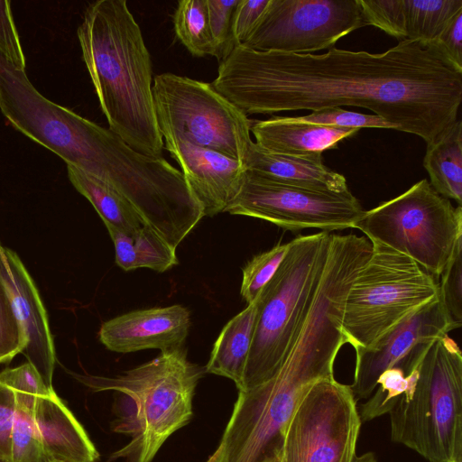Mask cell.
Segmentation results:
<instances>
[{
	"label": "cell",
	"instance_id": "6da1fadb",
	"mask_svg": "<svg viewBox=\"0 0 462 462\" xmlns=\"http://www.w3.org/2000/svg\"><path fill=\"white\" fill-rule=\"evenodd\" d=\"M212 87L245 116L356 106L397 131L436 140L457 120L462 69L432 43L403 40L381 53L335 47L323 54L236 46Z\"/></svg>",
	"mask_w": 462,
	"mask_h": 462
},
{
	"label": "cell",
	"instance_id": "7a4b0ae2",
	"mask_svg": "<svg viewBox=\"0 0 462 462\" xmlns=\"http://www.w3.org/2000/svg\"><path fill=\"white\" fill-rule=\"evenodd\" d=\"M78 38L109 129L138 152L162 157L164 143L154 111L151 56L127 3L90 4Z\"/></svg>",
	"mask_w": 462,
	"mask_h": 462
},
{
	"label": "cell",
	"instance_id": "3957f363",
	"mask_svg": "<svg viewBox=\"0 0 462 462\" xmlns=\"http://www.w3.org/2000/svg\"><path fill=\"white\" fill-rule=\"evenodd\" d=\"M203 372L188 360L181 346L162 351L151 361L114 377H75L94 392L122 394L112 429L131 440L111 458L152 462L167 439L190 421L193 395Z\"/></svg>",
	"mask_w": 462,
	"mask_h": 462
},
{
	"label": "cell",
	"instance_id": "277c9868",
	"mask_svg": "<svg viewBox=\"0 0 462 462\" xmlns=\"http://www.w3.org/2000/svg\"><path fill=\"white\" fill-rule=\"evenodd\" d=\"M336 357L312 344L294 342L278 372L238 391L221 443L222 462L278 459L286 427L300 402L318 381L334 377Z\"/></svg>",
	"mask_w": 462,
	"mask_h": 462
},
{
	"label": "cell",
	"instance_id": "5b68a950",
	"mask_svg": "<svg viewBox=\"0 0 462 462\" xmlns=\"http://www.w3.org/2000/svg\"><path fill=\"white\" fill-rule=\"evenodd\" d=\"M389 415L393 442L430 462H462V354L448 335L430 347Z\"/></svg>",
	"mask_w": 462,
	"mask_h": 462
},
{
	"label": "cell",
	"instance_id": "8992f818",
	"mask_svg": "<svg viewBox=\"0 0 462 462\" xmlns=\"http://www.w3.org/2000/svg\"><path fill=\"white\" fill-rule=\"evenodd\" d=\"M330 233L299 236L257 300L254 330L242 387L272 378L280 369L313 298L327 260Z\"/></svg>",
	"mask_w": 462,
	"mask_h": 462
},
{
	"label": "cell",
	"instance_id": "52a82bcc",
	"mask_svg": "<svg viewBox=\"0 0 462 462\" xmlns=\"http://www.w3.org/2000/svg\"><path fill=\"white\" fill-rule=\"evenodd\" d=\"M439 293L436 278L413 260L373 243L345 300L341 329L346 343L355 351L370 346Z\"/></svg>",
	"mask_w": 462,
	"mask_h": 462
},
{
	"label": "cell",
	"instance_id": "ba28073f",
	"mask_svg": "<svg viewBox=\"0 0 462 462\" xmlns=\"http://www.w3.org/2000/svg\"><path fill=\"white\" fill-rule=\"evenodd\" d=\"M354 228L373 244L399 252L439 276L462 239V208L453 207L426 180L365 211Z\"/></svg>",
	"mask_w": 462,
	"mask_h": 462
},
{
	"label": "cell",
	"instance_id": "9c48e42d",
	"mask_svg": "<svg viewBox=\"0 0 462 462\" xmlns=\"http://www.w3.org/2000/svg\"><path fill=\"white\" fill-rule=\"evenodd\" d=\"M152 96L162 137L180 139L243 162L251 120L212 87L173 73L155 76Z\"/></svg>",
	"mask_w": 462,
	"mask_h": 462
},
{
	"label": "cell",
	"instance_id": "30bf717a",
	"mask_svg": "<svg viewBox=\"0 0 462 462\" xmlns=\"http://www.w3.org/2000/svg\"><path fill=\"white\" fill-rule=\"evenodd\" d=\"M356 402L335 377L316 382L286 427L280 462H353L362 424Z\"/></svg>",
	"mask_w": 462,
	"mask_h": 462
},
{
	"label": "cell",
	"instance_id": "8fae6325",
	"mask_svg": "<svg viewBox=\"0 0 462 462\" xmlns=\"http://www.w3.org/2000/svg\"><path fill=\"white\" fill-rule=\"evenodd\" d=\"M350 192L331 193L285 184L245 170L240 189L225 212L246 216L297 232L354 228L365 214Z\"/></svg>",
	"mask_w": 462,
	"mask_h": 462
},
{
	"label": "cell",
	"instance_id": "7c38bea8",
	"mask_svg": "<svg viewBox=\"0 0 462 462\" xmlns=\"http://www.w3.org/2000/svg\"><path fill=\"white\" fill-rule=\"evenodd\" d=\"M364 26L357 0H270L241 45L258 51L311 53L333 48Z\"/></svg>",
	"mask_w": 462,
	"mask_h": 462
},
{
	"label": "cell",
	"instance_id": "4fadbf2b",
	"mask_svg": "<svg viewBox=\"0 0 462 462\" xmlns=\"http://www.w3.org/2000/svg\"><path fill=\"white\" fill-rule=\"evenodd\" d=\"M439 295L392 328L373 345L356 350V368L349 385L356 401L368 398L379 376L396 367L409 376L433 343L456 329Z\"/></svg>",
	"mask_w": 462,
	"mask_h": 462
},
{
	"label": "cell",
	"instance_id": "5bb4252c",
	"mask_svg": "<svg viewBox=\"0 0 462 462\" xmlns=\"http://www.w3.org/2000/svg\"><path fill=\"white\" fill-rule=\"evenodd\" d=\"M0 278L23 332V354L49 388L56 363L46 310L37 287L19 256L0 242Z\"/></svg>",
	"mask_w": 462,
	"mask_h": 462
},
{
	"label": "cell",
	"instance_id": "9a60e30c",
	"mask_svg": "<svg viewBox=\"0 0 462 462\" xmlns=\"http://www.w3.org/2000/svg\"><path fill=\"white\" fill-rule=\"evenodd\" d=\"M165 149L180 166L189 190L202 208L204 217L225 212L237 195L245 167L223 153L180 139L164 140Z\"/></svg>",
	"mask_w": 462,
	"mask_h": 462
},
{
	"label": "cell",
	"instance_id": "2e32d148",
	"mask_svg": "<svg viewBox=\"0 0 462 462\" xmlns=\"http://www.w3.org/2000/svg\"><path fill=\"white\" fill-rule=\"evenodd\" d=\"M190 328L189 310L182 305L130 311L102 323L100 342L117 353L161 351L184 346Z\"/></svg>",
	"mask_w": 462,
	"mask_h": 462
},
{
	"label": "cell",
	"instance_id": "e0dca14e",
	"mask_svg": "<svg viewBox=\"0 0 462 462\" xmlns=\"http://www.w3.org/2000/svg\"><path fill=\"white\" fill-rule=\"evenodd\" d=\"M33 418L46 462H96L97 450L55 392L36 398Z\"/></svg>",
	"mask_w": 462,
	"mask_h": 462
},
{
	"label": "cell",
	"instance_id": "ac0fdd59",
	"mask_svg": "<svg viewBox=\"0 0 462 462\" xmlns=\"http://www.w3.org/2000/svg\"><path fill=\"white\" fill-rule=\"evenodd\" d=\"M360 129L310 123L299 116H273L251 121L250 132L255 143L278 154L304 155L337 147L343 139L352 137Z\"/></svg>",
	"mask_w": 462,
	"mask_h": 462
},
{
	"label": "cell",
	"instance_id": "d6986e66",
	"mask_svg": "<svg viewBox=\"0 0 462 462\" xmlns=\"http://www.w3.org/2000/svg\"><path fill=\"white\" fill-rule=\"evenodd\" d=\"M243 163L246 170L285 184L331 193L350 191L346 178L328 168L320 152L304 155L273 153L252 141Z\"/></svg>",
	"mask_w": 462,
	"mask_h": 462
},
{
	"label": "cell",
	"instance_id": "ffe728a7",
	"mask_svg": "<svg viewBox=\"0 0 462 462\" xmlns=\"http://www.w3.org/2000/svg\"><path fill=\"white\" fill-rule=\"evenodd\" d=\"M257 300L233 317L222 328L205 372L232 380L241 389L254 330Z\"/></svg>",
	"mask_w": 462,
	"mask_h": 462
},
{
	"label": "cell",
	"instance_id": "44dd1931",
	"mask_svg": "<svg viewBox=\"0 0 462 462\" xmlns=\"http://www.w3.org/2000/svg\"><path fill=\"white\" fill-rule=\"evenodd\" d=\"M423 166L430 185L442 197L462 204V121L457 120L427 144Z\"/></svg>",
	"mask_w": 462,
	"mask_h": 462
},
{
	"label": "cell",
	"instance_id": "7402d4cb",
	"mask_svg": "<svg viewBox=\"0 0 462 462\" xmlns=\"http://www.w3.org/2000/svg\"><path fill=\"white\" fill-rule=\"evenodd\" d=\"M115 245L116 263L124 271L149 268L163 273L178 264L176 248L149 226L128 236L107 226Z\"/></svg>",
	"mask_w": 462,
	"mask_h": 462
},
{
	"label": "cell",
	"instance_id": "603a6c76",
	"mask_svg": "<svg viewBox=\"0 0 462 462\" xmlns=\"http://www.w3.org/2000/svg\"><path fill=\"white\" fill-rule=\"evenodd\" d=\"M74 188L94 207L103 223L131 236L146 226L134 207L112 186L74 166L67 165Z\"/></svg>",
	"mask_w": 462,
	"mask_h": 462
},
{
	"label": "cell",
	"instance_id": "cb8c5ba5",
	"mask_svg": "<svg viewBox=\"0 0 462 462\" xmlns=\"http://www.w3.org/2000/svg\"><path fill=\"white\" fill-rule=\"evenodd\" d=\"M407 40L431 42L457 12L462 0H403Z\"/></svg>",
	"mask_w": 462,
	"mask_h": 462
},
{
	"label": "cell",
	"instance_id": "d4e9b609",
	"mask_svg": "<svg viewBox=\"0 0 462 462\" xmlns=\"http://www.w3.org/2000/svg\"><path fill=\"white\" fill-rule=\"evenodd\" d=\"M173 25L177 38L193 56H214L206 0L179 1Z\"/></svg>",
	"mask_w": 462,
	"mask_h": 462
},
{
	"label": "cell",
	"instance_id": "484cf974",
	"mask_svg": "<svg viewBox=\"0 0 462 462\" xmlns=\"http://www.w3.org/2000/svg\"><path fill=\"white\" fill-rule=\"evenodd\" d=\"M16 396V411L11 434L12 462H46L33 418L35 400Z\"/></svg>",
	"mask_w": 462,
	"mask_h": 462
},
{
	"label": "cell",
	"instance_id": "4316f807",
	"mask_svg": "<svg viewBox=\"0 0 462 462\" xmlns=\"http://www.w3.org/2000/svg\"><path fill=\"white\" fill-rule=\"evenodd\" d=\"M290 247V242L279 243L270 250L254 255L243 268L240 293L251 304L275 274Z\"/></svg>",
	"mask_w": 462,
	"mask_h": 462
},
{
	"label": "cell",
	"instance_id": "83f0119b",
	"mask_svg": "<svg viewBox=\"0 0 462 462\" xmlns=\"http://www.w3.org/2000/svg\"><path fill=\"white\" fill-rule=\"evenodd\" d=\"M363 20L387 34L407 40L403 0H357Z\"/></svg>",
	"mask_w": 462,
	"mask_h": 462
},
{
	"label": "cell",
	"instance_id": "f1b7e54d",
	"mask_svg": "<svg viewBox=\"0 0 462 462\" xmlns=\"http://www.w3.org/2000/svg\"><path fill=\"white\" fill-rule=\"evenodd\" d=\"M214 57L219 62L236 48L232 38V20L239 0H206Z\"/></svg>",
	"mask_w": 462,
	"mask_h": 462
},
{
	"label": "cell",
	"instance_id": "f546056e",
	"mask_svg": "<svg viewBox=\"0 0 462 462\" xmlns=\"http://www.w3.org/2000/svg\"><path fill=\"white\" fill-rule=\"evenodd\" d=\"M439 296L457 328L462 325V239L441 273Z\"/></svg>",
	"mask_w": 462,
	"mask_h": 462
},
{
	"label": "cell",
	"instance_id": "4dcf8cb0",
	"mask_svg": "<svg viewBox=\"0 0 462 462\" xmlns=\"http://www.w3.org/2000/svg\"><path fill=\"white\" fill-rule=\"evenodd\" d=\"M301 120L313 124L337 126L344 128H383L393 129L395 126L376 115L362 114L342 109L341 107H329L299 116Z\"/></svg>",
	"mask_w": 462,
	"mask_h": 462
},
{
	"label": "cell",
	"instance_id": "1f68e13d",
	"mask_svg": "<svg viewBox=\"0 0 462 462\" xmlns=\"http://www.w3.org/2000/svg\"><path fill=\"white\" fill-rule=\"evenodd\" d=\"M24 346L23 332L0 278V364L9 363L23 352Z\"/></svg>",
	"mask_w": 462,
	"mask_h": 462
},
{
	"label": "cell",
	"instance_id": "d6a6232c",
	"mask_svg": "<svg viewBox=\"0 0 462 462\" xmlns=\"http://www.w3.org/2000/svg\"><path fill=\"white\" fill-rule=\"evenodd\" d=\"M0 381L16 394L33 400L54 391L45 384L40 374L29 362L14 368L4 369L0 372Z\"/></svg>",
	"mask_w": 462,
	"mask_h": 462
},
{
	"label": "cell",
	"instance_id": "836d02e7",
	"mask_svg": "<svg viewBox=\"0 0 462 462\" xmlns=\"http://www.w3.org/2000/svg\"><path fill=\"white\" fill-rule=\"evenodd\" d=\"M270 0H239L232 20L235 46L243 44L263 17Z\"/></svg>",
	"mask_w": 462,
	"mask_h": 462
},
{
	"label": "cell",
	"instance_id": "e575fe53",
	"mask_svg": "<svg viewBox=\"0 0 462 462\" xmlns=\"http://www.w3.org/2000/svg\"><path fill=\"white\" fill-rule=\"evenodd\" d=\"M0 53L16 68L25 69V58L9 1H0Z\"/></svg>",
	"mask_w": 462,
	"mask_h": 462
},
{
	"label": "cell",
	"instance_id": "d590c367",
	"mask_svg": "<svg viewBox=\"0 0 462 462\" xmlns=\"http://www.w3.org/2000/svg\"><path fill=\"white\" fill-rule=\"evenodd\" d=\"M15 411V393L0 381V460L4 462H12L11 434Z\"/></svg>",
	"mask_w": 462,
	"mask_h": 462
},
{
	"label": "cell",
	"instance_id": "8d00e7d4",
	"mask_svg": "<svg viewBox=\"0 0 462 462\" xmlns=\"http://www.w3.org/2000/svg\"><path fill=\"white\" fill-rule=\"evenodd\" d=\"M431 42L457 68L462 69V10L452 16Z\"/></svg>",
	"mask_w": 462,
	"mask_h": 462
},
{
	"label": "cell",
	"instance_id": "74e56055",
	"mask_svg": "<svg viewBox=\"0 0 462 462\" xmlns=\"http://www.w3.org/2000/svg\"><path fill=\"white\" fill-rule=\"evenodd\" d=\"M223 458V445L220 442L215 452L208 457L206 462H222Z\"/></svg>",
	"mask_w": 462,
	"mask_h": 462
},
{
	"label": "cell",
	"instance_id": "f35d334b",
	"mask_svg": "<svg viewBox=\"0 0 462 462\" xmlns=\"http://www.w3.org/2000/svg\"><path fill=\"white\" fill-rule=\"evenodd\" d=\"M353 462H376V457L373 452H366L361 456H356Z\"/></svg>",
	"mask_w": 462,
	"mask_h": 462
},
{
	"label": "cell",
	"instance_id": "ab89813d",
	"mask_svg": "<svg viewBox=\"0 0 462 462\" xmlns=\"http://www.w3.org/2000/svg\"><path fill=\"white\" fill-rule=\"evenodd\" d=\"M267 462H280V458H278V459H273V460H270V461H267Z\"/></svg>",
	"mask_w": 462,
	"mask_h": 462
},
{
	"label": "cell",
	"instance_id": "60d3db41",
	"mask_svg": "<svg viewBox=\"0 0 462 462\" xmlns=\"http://www.w3.org/2000/svg\"><path fill=\"white\" fill-rule=\"evenodd\" d=\"M0 462H4V461L0 460Z\"/></svg>",
	"mask_w": 462,
	"mask_h": 462
}]
</instances>
